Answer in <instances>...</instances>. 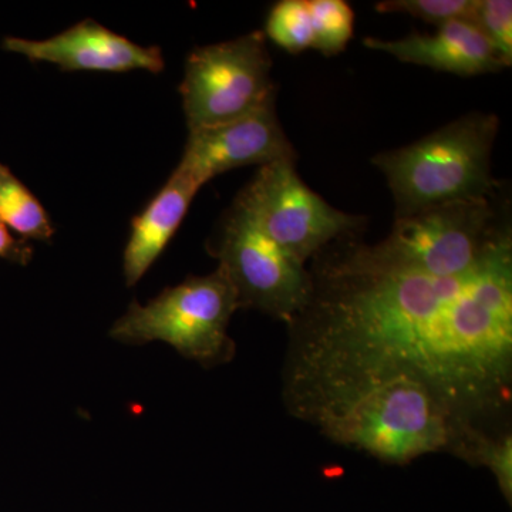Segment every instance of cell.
I'll list each match as a JSON object with an SVG mask.
<instances>
[{"label":"cell","mask_w":512,"mask_h":512,"mask_svg":"<svg viewBox=\"0 0 512 512\" xmlns=\"http://www.w3.org/2000/svg\"><path fill=\"white\" fill-rule=\"evenodd\" d=\"M312 282L293 320L301 335L289 386L303 416L399 377L430 390L460 426L510 404V228L467 274L397 268L350 244Z\"/></svg>","instance_id":"cell-1"},{"label":"cell","mask_w":512,"mask_h":512,"mask_svg":"<svg viewBox=\"0 0 512 512\" xmlns=\"http://www.w3.org/2000/svg\"><path fill=\"white\" fill-rule=\"evenodd\" d=\"M329 439L390 464L453 447L463 427L430 390L413 380L373 384L306 414Z\"/></svg>","instance_id":"cell-2"},{"label":"cell","mask_w":512,"mask_h":512,"mask_svg":"<svg viewBox=\"0 0 512 512\" xmlns=\"http://www.w3.org/2000/svg\"><path fill=\"white\" fill-rule=\"evenodd\" d=\"M498 124L494 114L471 113L410 146L377 154L372 161L392 190L396 218L448 202L491 198Z\"/></svg>","instance_id":"cell-3"},{"label":"cell","mask_w":512,"mask_h":512,"mask_svg":"<svg viewBox=\"0 0 512 512\" xmlns=\"http://www.w3.org/2000/svg\"><path fill=\"white\" fill-rule=\"evenodd\" d=\"M237 309L234 285L218 266L210 275L192 276L164 289L146 305L131 303L110 336L130 345L160 340L188 359L214 365L231 356L227 330Z\"/></svg>","instance_id":"cell-4"},{"label":"cell","mask_w":512,"mask_h":512,"mask_svg":"<svg viewBox=\"0 0 512 512\" xmlns=\"http://www.w3.org/2000/svg\"><path fill=\"white\" fill-rule=\"evenodd\" d=\"M510 225H497L491 198L437 205L396 218L389 237L367 245L387 265L433 276L473 271Z\"/></svg>","instance_id":"cell-5"},{"label":"cell","mask_w":512,"mask_h":512,"mask_svg":"<svg viewBox=\"0 0 512 512\" xmlns=\"http://www.w3.org/2000/svg\"><path fill=\"white\" fill-rule=\"evenodd\" d=\"M264 32L197 47L185 63L180 93L188 131L220 126L274 99Z\"/></svg>","instance_id":"cell-6"},{"label":"cell","mask_w":512,"mask_h":512,"mask_svg":"<svg viewBox=\"0 0 512 512\" xmlns=\"http://www.w3.org/2000/svg\"><path fill=\"white\" fill-rule=\"evenodd\" d=\"M214 254L237 292L239 308L293 322L311 301L312 275L259 228L241 201L225 214Z\"/></svg>","instance_id":"cell-7"},{"label":"cell","mask_w":512,"mask_h":512,"mask_svg":"<svg viewBox=\"0 0 512 512\" xmlns=\"http://www.w3.org/2000/svg\"><path fill=\"white\" fill-rule=\"evenodd\" d=\"M293 163L278 161L259 168L238 200L282 251L305 264L326 245L352 234L362 220L319 197L299 178Z\"/></svg>","instance_id":"cell-8"},{"label":"cell","mask_w":512,"mask_h":512,"mask_svg":"<svg viewBox=\"0 0 512 512\" xmlns=\"http://www.w3.org/2000/svg\"><path fill=\"white\" fill-rule=\"evenodd\" d=\"M296 153L279 123L274 99L220 126L191 131L175 170L202 188L212 178L235 168L295 161Z\"/></svg>","instance_id":"cell-9"},{"label":"cell","mask_w":512,"mask_h":512,"mask_svg":"<svg viewBox=\"0 0 512 512\" xmlns=\"http://www.w3.org/2000/svg\"><path fill=\"white\" fill-rule=\"evenodd\" d=\"M2 47L6 52L28 57L33 62L55 64L63 72L146 70L158 74L165 67L160 47L137 45L93 19L82 20L49 39L6 37Z\"/></svg>","instance_id":"cell-10"},{"label":"cell","mask_w":512,"mask_h":512,"mask_svg":"<svg viewBox=\"0 0 512 512\" xmlns=\"http://www.w3.org/2000/svg\"><path fill=\"white\" fill-rule=\"evenodd\" d=\"M437 28L433 35L414 32L397 40L366 37L363 45L396 57L400 62L419 64L457 76H478L504 69L503 62L474 23L453 20Z\"/></svg>","instance_id":"cell-11"},{"label":"cell","mask_w":512,"mask_h":512,"mask_svg":"<svg viewBox=\"0 0 512 512\" xmlns=\"http://www.w3.org/2000/svg\"><path fill=\"white\" fill-rule=\"evenodd\" d=\"M200 190V185L175 170L156 197L134 218L123 256L127 286L138 284L163 254Z\"/></svg>","instance_id":"cell-12"},{"label":"cell","mask_w":512,"mask_h":512,"mask_svg":"<svg viewBox=\"0 0 512 512\" xmlns=\"http://www.w3.org/2000/svg\"><path fill=\"white\" fill-rule=\"evenodd\" d=\"M0 222L19 237L49 241L55 235L49 215L22 181L0 163Z\"/></svg>","instance_id":"cell-13"},{"label":"cell","mask_w":512,"mask_h":512,"mask_svg":"<svg viewBox=\"0 0 512 512\" xmlns=\"http://www.w3.org/2000/svg\"><path fill=\"white\" fill-rule=\"evenodd\" d=\"M453 448L473 463L487 467L497 480L505 500L512 501V437H488L473 426H466L458 433Z\"/></svg>","instance_id":"cell-14"},{"label":"cell","mask_w":512,"mask_h":512,"mask_svg":"<svg viewBox=\"0 0 512 512\" xmlns=\"http://www.w3.org/2000/svg\"><path fill=\"white\" fill-rule=\"evenodd\" d=\"M311 15L313 49L335 56L346 49L353 36L355 13L343 0H306Z\"/></svg>","instance_id":"cell-15"},{"label":"cell","mask_w":512,"mask_h":512,"mask_svg":"<svg viewBox=\"0 0 512 512\" xmlns=\"http://www.w3.org/2000/svg\"><path fill=\"white\" fill-rule=\"evenodd\" d=\"M264 35L289 53H301L312 47V22L306 0L276 3L266 19Z\"/></svg>","instance_id":"cell-16"},{"label":"cell","mask_w":512,"mask_h":512,"mask_svg":"<svg viewBox=\"0 0 512 512\" xmlns=\"http://www.w3.org/2000/svg\"><path fill=\"white\" fill-rule=\"evenodd\" d=\"M477 0H384L376 5L380 13H406L431 25H444L453 20L473 23Z\"/></svg>","instance_id":"cell-17"},{"label":"cell","mask_w":512,"mask_h":512,"mask_svg":"<svg viewBox=\"0 0 512 512\" xmlns=\"http://www.w3.org/2000/svg\"><path fill=\"white\" fill-rule=\"evenodd\" d=\"M473 23L488 40L504 67L512 63L511 0H477Z\"/></svg>","instance_id":"cell-18"},{"label":"cell","mask_w":512,"mask_h":512,"mask_svg":"<svg viewBox=\"0 0 512 512\" xmlns=\"http://www.w3.org/2000/svg\"><path fill=\"white\" fill-rule=\"evenodd\" d=\"M0 258L26 265L32 259V248L22 239L13 237L9 228L0 222Z\"/></svg>","instance_id":"cell-19"}]
</instances>
